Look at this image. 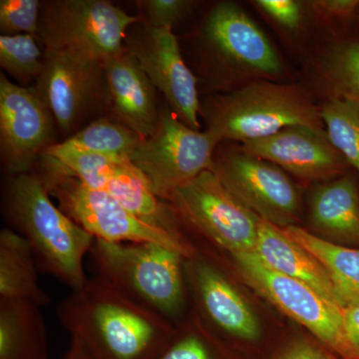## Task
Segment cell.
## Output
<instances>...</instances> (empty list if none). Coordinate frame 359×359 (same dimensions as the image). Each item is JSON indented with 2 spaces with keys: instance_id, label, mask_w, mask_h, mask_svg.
<instances>
[{
  "instance_id": "obj_1",
  "label": "cell",
  "mask_w": 359,
  "mask_h": 359,
  "mask_svg": "<svg viewBox=\"0 0 359 359\" xmlns=\"http://www.w3.org/2000/svg\"><path fill=\"white\" fill-rule=\"evenodd\" d=\"M57 316L92 359H156L177 327L98 278L72 290Z\"/></svg>"
},
{
  "instance_id": "obj_2",
  "label": "cell",
  "mask_w": 359,
  "mask_h": 359,
  "mask_svg": "<svg viewBox=\"0 0 359 359\" xmlns=\"http://www.w3.org/2000/svg\"><path fill=\"white\" fill-rule=\"evenodd\" d=\"M50 197L39 174L9 176L4 187V212L14 231L32 247L40 268L71 290H80L89 280L83 261L95 238Z\"/></svg>"
},
{
  "instance_id": "obj_3",
  "label": "cell",
  "mask_w": 359,
  "mask_h": 359,
  "mask_svg": "<svg viewBox=\"0 0 359 359\" xmlns=\"http://www.w3.org/2000/svg\"><path fill=\"white\" fill-rule=\"evenodd\" d=\"M198 50L205 83L221 93L285 78V65L275 45L235 2L212 7L200 28Z\"/></svg>"
},
{
  "instance_id": "obj_4",
  "label": "cell",
  "mask_w": 359,
  "mask_h": 359,
  "mask_svg": "<svg viewBox=\"0 0 359 359\" xmlns=\"http://www.w3.org/2000/svg\"><path fill=\"white\" fill-rule=\"evenodd\" d=\"M95 278L132 301L179 325L187 309L186 257L155 243H112L95 238Z\"/></svg>"
},
{
  "instance_id": "obj_5",
  "label": "cell",
  "mask_w": 359,
  "mask_h": 359,
  "mask_svg": "<svg viewBox=\"0 0 359 359\" xmlns=\"http://www.w3.org/2000/svg\"><path fill=\"white\" fill-rule=\"evenodd\" d=\"M207 131L219 143L273 136L292 126L325 130L320 107L299 85L256 81L207 99L201 108Z\"/></svg>"
},
{
  "instance_id": "obj_6",
  "label": "cell",
  "mask_w": 359,
  "mask_h": 359,
  "mask_svg": "<svg viewBox=\"0 0 359 359\" xmlns=\"http://www.w3.org/2000/svg\"><path fill=\"white\" fill-rule=\"evenodd\" d=\"M37 174L58 207L94 238L112 243H155L179 250L186 259L195 255L196 247L188 238L142 221L109 194L89 188L43 162Z\"/></svg>"
},
{
  "instance_id": "obj_7",
  "label": "cell",
  "mask_w": 359,
  "mask_h": 359,
  "mask_svg": "<svg viewBox=\"0 0 359 359\" xmlns=\"http://www.w3.org/2000/svg\"><path fill=\"white\" fill-rule=\"evenodd\" d=\"M219 142L209 131L190 128L168 107L161 108L155 131L142 139L130 161L158 198L172 194L205 171H212Z\"/></svg>"
},
{
  "instance_id": "obj_8",
  "label": "cell",
  "mask_w": 359,
  "mask_h": 359,
  "mask_svg": "<svg viewBox=\"0 0 359 359\" xmlns=\"http://www.w3.org/2000/svg\"><path fill=\"white\" fill-rule=\"evenodd\" d=\"M168 203L180 223L228 252H255L259 218L224 186L212 171L179 187Z\"/></svg>"
},
{
  "instance_id": "obj_9",
  "label": "cell",
  "mask_w": 359,
  "mask_h": 359,
  "mask_svg": "<svg viewBox=\"0 0 359 359\" xmlns=\"http://www.w3.org/2000/svg\"><path fill=\"white\" fill-rule=\"evenodd\" d=\"M138 22L107 0H48L41 4L37 39L44 49H68L104 61L124 49L127 32Z\"/></svg>"
},
{
  "instance_id": "obj_10",
  "label": "cell",
  "mask_w": 359,
  "mask_h": 359,
  "mask_svg": "<svg viewBox=\"0 0 359 359\" xmlns=\"http://www.w3.org/2000/svg\"><path fill=\"white\" fill-rule=\"evenodd\" d=\"M33 86L56 126L70 136L91 116L111 108L103 61L82 52L44 49L43 70Z\"/></svg>"
},
{
  "instance_id": "obj_11",
  "label": "cell",
  "mask_w": 359,
  "mask_h": 359,
  "mask_svg": "<svg viewBox=\"0 0 359 359\" xmlns=\"http://www.w3.org/2000/svg\"><path fill=\"white\" fill-rule=\"evenodd\" d=\"M243 280L344 359H359L346 337L344 309L309 285L269 268L255 252L231 256Z\"/></svg>"
},
{
  "instance_id": "obj_12",
  "label": "cell",
  "mask_w": 359,
  "mask_h": 359,
  "mask_svg": "<svg viewBox=\"0 0 359 359\" xmlns=\"http://www.w3.org/2000/svg\"><path fill=\"white\" fill-rule=\"evenodd\" d=\"M212 172L259 219L285 229L301 218L302 199L289 175L238 147L215 154Z\"/></svg>"
},
{
  "instance_id": "obj_13",
  "label": "cell",
  "mask_w": 359,
  "mask_h": 359,
  "mask_svg": "<svg viewBox=\"0 0 359 359\" xmlns=\"http://www.w3.org/2000/svg\"><path fill=\"white\" fill-rule=\"evenodd\" d=\"M55 120L34 86H21L0 74V151L8 176L30 173L52 145Z\"/></svg>"
},
{
  "instance_id": "obj_14",
  "label": "cell",
  "mask_w": 359,
  "mask_h": 359,
  "mask_svg": "<svg viewBox=\"0 0 359 359\" xmlns=\"http://www.w3.org/2000/svg\"><path fill=\"white\" fill-rule=\"evenodd\" d=\"M125 42L170 109L187 126L199 130L198 79L187 66L173 30L144 25L139 34L126 37Z\"/></svg>"
},
{
  "instance_id": "obj_15",
  "label": "cell",
  "mask_w": 359,
  "mask_h": 359,
  "mask_svg": "<svg viewBox=\"0 0 359 359\" xmlns=\"http://www.w3.org/2000/svg\"><path fill=\"white\" fill-rule=\"evenodd\" d=\"M238 147L306 183H325L353 171L332 145L325 130L287 127L273 136L240 144Z\"/></svg>"
},
{
  "instance_id": "obj_16",
  "label": "cell",
  "mask_w": 359,
  "mask_h": 359,
  "mask_svg": "<svg viewBox=\"0 0 359 359\" xmlns=\"http://www.w3.org/2000/svg\"><path fill=\"white\" fill-rule=\"evenodd\" d=\"M197 249V248H196ZM186 280L205 320L219 332L245 340L259 337L256 314L230 278L196 250L185 261Z\"/></svg>"
},
{
  "instance_id": "obj_17",
  "label": "cell",
  "mask_w": 359,
  "mask_h": 359,
  "mask_svg": "<svg viewBox=\"0 0 359 359\" xmlns=\"http://www.w3.org/2000/svg\"><path fill=\"white\" fill-rule=\"evenodd\" d=\"M109 87L111 108L118 121L142 139L153 134L159 120L156 89L138 60L124 47L103 61Z\"/></svg>"
},
{
  "instance_id": "obj_18",
  "label": "cell",
  "mask_w": 359,
  "mask_h": 359,
  "mask_svg": "<svg viewBox=\"0 0 359 359\" xmlns=\"http://www.w3.org/2000/svg\"><path fill=\"white\" fill-rule=\"evenodd\" d=\"M255 254L269 268L309 285L342 309L327 269L283 229L259 219Z\"/></svg>"
},
{
  "instance_id": "obj_19",
  "label": "cell",
  "mask_w": 359,
  "mask_h": 359,
  "mask_svg": "<svg viewBox=\"0 0 359 359\" xmlns=\"http://www.w3.org/2000/svg\"><path fill=\"white\" fill-rule=\"evenodd\" d=\"M309 221L325 240L359 245V187L353 174L316 185L309 199Z\"/></svg>"
},
{
  "instance_id": "obj_20",
  "label": "cell",
  "mask_w": 359,
  "mask_h": 359,
  "mask_svg": "<svg viewBox=\"0 0 359 359\" xmlns=\"http://www.w3.org/2000/svg\"><path fill=\"white\" fill-rule=\"evenodd\" d=\"M40 306L27 299H0V359H46Z\"/></svg>"
},
{
  "instance_id": "obj_21",
  "label": "cell",
  "mask_w": 359,
  "mask_h": 359,
  "mask_svg": "<svg viewBox=\"0 0 359 359\" xmlns=\"http://www.w3.org/2000/svg\"><path fill=\"white\" fill-rule=\"evenodd\" d=\"M0 299H27L39 306L50 304L40 287L32 247L9 228L0 231Z\"/></svg>"
},
{
  "instance_id": "obj_22",
  "label": "cell",
  "mask_w": 359,
  "mask_h": 359,
  "mask_svg": "<svg viewBox=\"0 0 359 359\" xmlns=\"http://www.w3.org/2000/svg\"><path fill=\"white\" fill-rule=\"evenodd\" d=\"M313 255L330 273L342 309L359 297V248L334 244L301 226L283 229Z\"/></svg>"
},
{
  "instance_id": "obj_23",
  "label": "cell",
  "mask_w": 359,
  "mask_h": 359,
  "mask_svg": "<svg viewBox=\"0 0 359 359\" xmlns=\"http://www.w3.org/2000/svg\"><path fill=\"white\" fill-rule=\"evenodd\" d=\"M320 73L327 97H339L359 105V33L355 25L337 35L328 47Z\"/></svg>"
},
{
  "instance_id": "obj_24",
  "label": "cell",
  "mask_w": 359,
  "mask_h": 359,
  "mask_svg": "<svg viewBox=\"0 0 359 359\" xmlns=\"http://www.w3.org/2000/svg\"><path fill=\"white\" fill-rule=\"evenodd\" d=\"M141 140L136 132L118 120L98 117L60 143L72 150L130 160Z\"/></svg>"
},
{
  "instance_id": "obj_25",
  "label": "cell",
  "mask_w": 359,
  "mask_h": 359,
  "mask_svg": "<svg viewBox=\"0 0 359 359\" xmlns=\"http://www.w3.org/2000/svg\"><path fill=\"white\" fill-rule=\"evenodd\" d=\"M320 117L328 139L359 177V105L339 97H327Z\"/></svg>"
},
{
  "instance_id": "obj_26",
  "label": "cell",
  "mask_w": 359,
  "mask_h": 359,
  "mask_svg": "<svg viewBox=\"0 0 359 359\" xmlns=\"http://www.w3.org/2000/svg\"><path fill=\"white\" fill-rule=\"evenodd\" d=\"M30 34L0 36V66L18 85L36 83L44 65V51Z\"/></svg>"
},
{
  "instance_id": "obj_27",
  "label": "cell",
  "mask_w": 359,
  "mask_h": 359,
  "mask_svg": "<svg viewBox=\"0 0 359 359\" xmlns=\"http://www.w3.org/2000/svg\"><path fill=\"white\" fill-rule=\"evenodd\" d=\"M42 1L39 0H1L0 32L1 35L39 34Z\"/></svg>"
},
{
  "instance_id": "obj_28",
  "label": "cell",
  "mask_w": 359,
  "mask_h": 359,
  "mask_svg": "<svg viewBox=\"0 0 359 359\" xmlns=\"http://www.w3.org/2000/svg\"><path fill=\"white\" fill-rule=\"evenodd\" d=\"M250 4L271 25L287 34L299 32L311 15L308 2L297 0H255Z\"/></svg>"
},
{
  "instance_id": "obj_29",
  "label": "cell",
  "mask_w": 359,
  "mask_h": 359,
  "mask_svg": "<svg viewBox=\"0 0 359 359\" xmlns=\"http://www.w3.org/2000/svg\"><path fill=\"white\" fill-rule=\"evenodd\" d=\"M309 14L318 22L335 28L337 35L353 29L359 13V0H313Z\"/></svg>"
},
{
  "instance_id": "obj_30",
  "label": "cell",
  "mask_w": 359,
  "mask_h": 359,
  "mask_svg": "<svg viewBox=\"0 0 359 359\" xmlns=\"http://www.w3.org/2000/svg\"><path fill=\"white\" fill-rule=\"evenodd\" d=\"M189 325L175 332L167 346L156 359H214L207 337L202 334L199 325Z\"/></svg>"
},
{
  "instance_id": "obj_31",
  "label": "cell",
  "mask_w": 359,
  "mask_h": 359,
  "mask_svg": "<svg viewBox=\"0 0 359 359\" xmlns=\"http://www.w3.org/2000/svg\"><path fill=\"white\" fill-rule=\"evenodd\" d=\"M151 27L173 30L174 25L191 13L195 1L190 0H143L139 1Z\"/></svg>"
},
{
  "instance_id": "obj_32",
  "label": "cell",
  "mask_w": 359,
  "mask_h": 359,
  "mask_svg": "<svg viewBox=\"0 0 359 359\" xmlns=\"http://www.w3.org/2000/svg\"><path fill=\"white\" fill-rule=\"evenodd\" d=\"M346 337L359 358V297L344 309Z\"/></svg>"
},
{
  "instance_id": "obj_33",
  "label": "cell",
  "mask_w": 359,
  "mask_h": 359,
  "mask_svg": "<svg viewBox=\"0 0 359 359\" xmlns=\"http://www.w3.org/2000/svg\"><path fill=\"white\" fill-rule=\"evenodd\" d=\"M283 359H335L314 344L297 341L287 349Z\"/></svg>"
},
{
  "instance_id": "obj_34",
  "label": "cell",
  "mask_w": 359,
  "mask_h": 359,
  "mask_svg": "<svg viewBox=\"0 0 359 359\" xmlns=\"http://www.w3.org/2000/svg\"><path fill=\"white\" fill-rule=\"evenodd\" d=\"M63 359H92L90 358L86 349L82 346L81 342L76 339H73L71 341V346L68 353H66Z\"/></svg>"
},
{
  "instance_id": "obj_35",
  "label": "cell",
  "mask_w": 359,
  "mask_h": 359,
  "mask_svg": "<svg viewBox=\"0 0 359 359\" xmlns=\"http://www.w3.org/2000/svg\"><path fill=\"white\" fill-rule=\"evenodd\" d=\"M355 29H356V32H358L359 33V13H358V18H356V21H355Z\"/></svg>"
}]
</instances>
